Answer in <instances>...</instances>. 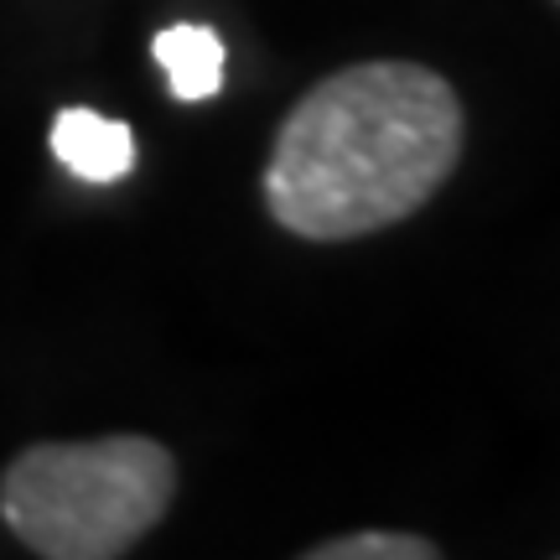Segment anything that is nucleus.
Masks as SVG:
<instances>
[{
	"label": "nucleus",
	"mask_w": 560,
	"mask_h": 560,
	"mask_svg": "<svg viewBox=\"0 0 560 560\" xmlns=\"http://www.w3.org/2000/svg\"><path fill=\"white\" fill-rule=\"evenodd\" d=\"M151 58L161 62V73L182 104H202L223 89V42L213 26H198V21L161 26L151 42Z\"/></svg>",
	"instance_id": "obj_4"
},
{
	"label": "nucleus",
	"mask_w": 560,
	"mask_h": 560,
	"mask_svg": "<svg viewBox=\"0 0 560 560\" xmlns=\"http://www.w3.org/2000/svg\"><path fill=\"white\" fill-rule=\"evenodd\" d=\"M52 156L83 182H120L136 166V130L125 120H109L100 109L68 104L52 115Z\"/></svg>",
	"instance_id": "obj_3"
},
{
	"label": "nucleus",
	"mask_w": 560,
	"mask_h": 560,
	"mask_svg": "<svg viewBox=\"0 0 560 560\" xmlns=\"http://www.w3.org/2000/svg\"><path fill=\"white\" fill-rule=\"evenodd\" d=\"M467 115L436 68L405 58L348 62L312 83L265 161L270 219L312 244L405 223L457 172Z\"/></svg>",
	"instance_id": "obj_1"
},
{
	"label": "nucleus",
	"mask_w": 560,
	"mask_h": 560,
	"mask_svg": "<svg viewBox=\"0 0 560 560\" xmlns=\"http://www.w3.org/2000/svg\"><path fill=\"white\" fill-rule=\"evenodd\" d=\"M306 560H436L441 545L425 535H400V529H359V535H338L322 540L312 550H301Z\"/></svg>",
	"instance_id": "obj_5"
},
{
	"label": "nucleus",
	"mask_w": 560,
	"mask_h": 560,
	"mask_svg": "<svg viewBox=\"0 0 560 560\" xmlns=\"http://www.w3.org/2000/svg\"><path fill=\"white\" fill-rule=\"evenodd\" d=\"M177 499V457L151 436L37 441L0 472V520L42 560H115Z\"/></svg>",
	"instance_id": "obj_2"
}]
</instances>
